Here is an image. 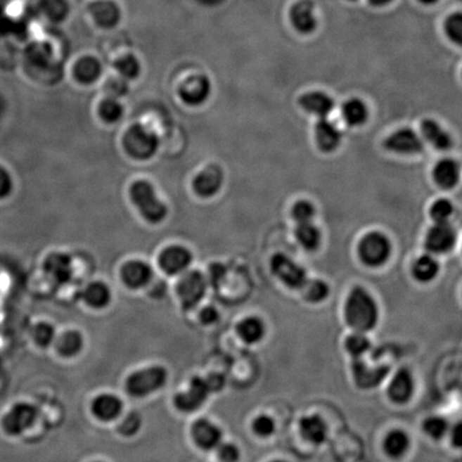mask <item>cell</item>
Returning <instances> with one entry per match:
<instances>
[{"label":"cell","instance_id":"1","mask_svg":"<svg viewBox=\"0 0 462 462\" xmlns=\"http://www.w3.org/2000/svg\"><path fill=\"white\" fill-rule=\"evenodd\" d=\"M345 320L354 332L368 333L379 321V307L375 297L363 287H354L345 303Z\"/></svg>","mask_w":462,"mask_h":462},{"label":"cell","instance_id":"2","mask_svg":"<svg viewBox=\"0 0 462 462\" xmlns=\"http://www.w3.org/2000/svg\"><path fill=\"white\" fill-rule=\"evenodd\" d=\"M130 195L135 207L146 221L159 224L167 217V207L163 201L160 200L150 182H134L131 186Z\"/></svg>","mask_w":462,"mask_h":462},{"label":"cell","instance_id":"3","mask_svg":"<svg viewBox=\"0 0 462 462\" xmlns=\"http://www.w3.org/2000/svg\"><path fill=\"white\" fill-rule=\"evenodd\" d=\"M39 410L30 402H18L10 406L0 418V428L15 438L26 432L38 420Z\"/></svg>","mask_w":462,"mask_h":462},{"label":"cell","instance_id":"4","mask_svg":"<svg viewBox=\"0 0 462 462\" xmlns=\"http://www.w3.org/2000/svg\"><path fill=\"white\" fill-rule=\"evenodd\" d=\"M123 147L133 159L146 161L157 153L160 147L159 137L147 127L134 124L125 132Z\"/></svg>","mask_w":462,"mask_h":462},{"label":"cell","instance_id":"5","mask_svg":"<svg viewBox=\"0 0 462 462\" xmlns=\"http://www.w3.org/2000/svg\"><path fill=\"white\" fill-rule=\"evenodd\" d=\"M167 371L164 367H148L129 376L125 389L133 397H147L161 390L167 382Z\"/></svg>","mask_w":462,"mask_h":462},{"label":"cell","instance_id":"6","mask_svg":"<svg viewBox=\"0 0 462 462\" xmlns=\"http://www.w3.org/2000/svg\"><path fill=\"white\" fill-rule=\"evenodd\" d=\"M392 245L389 238L379 231L367 233L357 246L359 259L365 266L378 268L389 260Z\"/></svg>","mask_w":462,"mask_h":462},{"label":"cell","instance_id":"7","mask_svg":"<svg viewBox=\"0 0 462 462\" xmlns=\"http://www.w3.org/2000/svg\"><path fill=\"white\" fill-rule=\"evenodd\" d=\"M207 293V279L203 273L192 270L182 273L177 286V293L186 311L193 309L200 303Z\"/></svg>","mask_w":462,"mask_h":462},{"label":"cell","instance_id":"8","mask_svg":"<svg viewBox=\"0 0 462 462\" xmlns=\"http://www.w3.org/2000/svg\"><path fill=\"white\" fill-rule=\"evenodd\" d=\"M270 266L273 274L288 288L302 289L307 281L305 269L286 254L274 255Z\"/></svg>","mask_w":462,"mask_h":462},{"label":"cell","instance_id":"9","mask_svg":"<svg viewBox=\"0 0 462 462\" xmlns=\"http://www.w3.org/2000/svg\"><path fill=\"white\" fill-rule=\"evenodd\" d=\"M212 393L207 378L195 377L191 380L186 391L177 394L174 404L181 412L192 413L198 410Z\"/></svg>","mask_w":462,"mask_h":462},{"label":"cell","instance_id":"10","mask_svg":"<svg viewBox=\"0 0 462 462\" xmlns=\"http://www.w3.org/2000/svg\"><path fill=\"white\" fill-rule=\"evenodd\" d=\"M384 147L394 153L413 155L423 151L424 143L416 131L404 127L392 133L384 141Z\"/></svg>","mask_w":462,"mask_h":462},{"label":"cell","instance_id":"11","mask_svg":"<svg viewBox=\"0 0 462 462\" xmlns=\"http://www.w3.org/2000/svg\"><path fill=\"white\" fill-rule=\"evenodd\" d=\"M293 27L301 34H311L318 28L315 5L312 0H299L289 11Z\"/></svg>","mask_w":462,"mask_h":462},{"label":"cell","instance_id":"12","mask_svg":"<svg viewBox=\"0 0 462 462\" xmlns=\"http://www.w3.org/2000/svg\"><path fill=\"white\" fill-rule=\"evenodd\" d=\"M193 255L184 246L172 245L160 255L159 262L162 270L167 275L182 274L190 268Z\"/></svg>","mask_w":462,"mask_h":462},{"label":"cell","instance_id":"13","mask_svg":"<svg viewBox=\"0 0 462 462\" xmlns=\"http://www.w3.org/2000/svg\"><path fill=\"white\" fill-rule=\"evenodd\" d=\"M456 233L449 223H435L427 231L425 246L428 252L435 255L445 254L455 245Z\"/></svg>","mask_w":462,"mask_h":462},{"label":"cell","instance_id":"14","mask_svg":"<svg viewBox=\"0 0 462 462\" xmlns=\"http://www.w3.org/2000/svg\"><path fill=\"white\" fill-rule=\"evenodd\" d=\"M211 94V83L207 76H192L182 84L179 96L186 104L199 106L208 100Z\"/></svg>","mask_w":462,"mask_h":462},{"label":"cell","instance_id":"15","mask_svg":"<svg viewBox=\"0 0 462 462\" xmlns=\"http://www.w3.org/2000/svg\"><path fill=\"white\" fill-rule=\"evenodd\" d=\"M43 270L51 283L59 286L68 284L73 276L71 258L60 252L49 255L43 264Z\"/></svg>","mask_w":462,"mask_h":462},{"label":"cell","instance_id":"16","mask_svg":"<svg viewBox=\"0 0 462 462\" xmlns=\"http://www.w3.org/2000/svg\"><path fill=\"white\" fill-rule=\"evenodd\" d=\"M416 383L410 371L400 368L392 377L387 387V396L396 404H404L413 396Z\"/></svg>","mask_w":462,"mask_h":462},{"label":"cell","instance_id":"17","mask_svg":"<svg viewBox=\"0 0 462 462\" xmlns=\"http://www.w3.org/2000/svg\"><path fill=\"white\" fill-rule=\"evenodd\" d=\"M223 184L224 174L221 168L211 165L195 177L193 188L198 196L210 198L221 191Z\"/></svg>","mask_w":462,"mask_h":462},{"label":"cell","instance_id":"18","mask_svg":"<svg viewBox=\"0 0 462 462\" xmlns=\"http://www.w3.org/2000/svg\"><path fill=\"white\" fill-rule=\"evenodd\" d=\"M192 435L197 447L207 451L217 449L223 442L221 428L207 418H200L194 423Z\"/></svg>","mask_w":462,"mask_h":462},{"label":"cell","instance_id":"19","mask_svg":"<svg viewBox=\"0 0 462 462\" xmlns=\"http://www.w3.org/2000/svg\"><path fill=\"white\" fill-rule=\"evenodd\" d=\"M153 277L151 267L141 260L127 262L121 269V278L131 289H141L150 284Z\"/></svg>","mask_w":462,"mask_h":462},{"label":"cell","instance_id":"20","mask_svg":"<svg viewBox=\"0 0 462 462\" xmlns=\"http://www.w3.org/2000/svg\"><path fill=\"white\" fill-rule=\"evenodd\" d=\"M299 431L302 438L313 445H321L328 438V425L317 414L303 416L299 422Z\"/></svg>","mask_w":462,"mask_h":462},{"label":"cell","instance_id":"21","mask_svg":"<svg viewBox=\"0 0 462 462\" xmlns=\"http://www.w3.org/2000/svg\"><path fill=\"white\" fill-rule=\"evenodd\" d=\"M315 141L318 147L324 152H332L338 149L342 141V133L336 127L335 123L328 120V118L319 119L316 123Z\"/></svg>","mask_w":462,"mask_h":462},{"label":"cell","instance_id":"22","mask_svg":"<svg viewBox=\"0 0 462 462\" xmlns=\"http://www.w3.org/2000/svg\"><path fill=\"white\" fill-rule=\"evenodd\" d=\"M387 367L369 366L364 359H355L353 364V375L357 385L363 389L378 387V384L387 376Z\"/></svg>","mask_w":462,"mask_h":462},{"label":"cell","instance_id":"23","mask_svg":"<svg viewBox=\"0 0 462 462\" xmlns=\"http://www.w3.org/2000/svg\"><path fill=\"white\" fill-rule=\"evenodd\" d=\"M300 105L308 114L326 118L334 108V101L322 91H309L300 98Z\"/></svg>","mask_w":462,"mask_h":462},{"label":"cell","instance_id":"24","mask_svg":"<svg viewBox=\"0 0 462 462\" xmlns=\"http://www.w3.org/2000/svg\"><path fill=\"white\" fill-rule=\"evenodd\" d=\"M123 404L120 398L113 394H102L94 400L91 411L98 420L112 422L122 412Z\"/></svg>","mask_w":462,"mask_h":462},{"label":"cell","instance_id":"25","mask_svg":"<svg viewBox=\"0 0 462 462\" xmlns=\"http://www.w3.org/2000/svg\"><path fill=\"white\" fill-rule=\"evenodd\" d=\"M459 165L451 159L441 160L433 167V180L444 190L453 188L459 181Z\"/></svg>","mask_w":462,"mask_h":462},{"label":"cell","instance_id":"26","mask_svg":"<svg viewBox=\"0 0 462 462\" xmlns=\"http://www.w3.org/2000/svg\"><path fill=\"white\" fill-rule=\"evenodd\" d=\"M382 445H383L384 453L387 457L393 460H399L410 449V437L402 429H393L385 435Z\"/></svg>","mask_w":462,"mask_h":462},{"label":"cell","instance_id":"27","mask_svg":"<svg viewBox=\"0 0 462 462\" xmlns=\"http://www.w3.org/2000/svg\"><path fill=\"white\" fill-rule=\"evenodd\" d=\"M423 139L437 150H447L451 147V137L437 121L425 120L421 127Z\"/></svg>","mask_w":462,"mask_h":462},{"label":"cell","instance_id":"28","mask_svg":"<svg viewBox=\"0 0 462 462\" xmlns=\"http://www.w3.org/2000/svg\"><path fill=\"white\" fill-rule=\"evenodd\" d=\"M237 333L245 344H258L266 335V326L260 318H244L238 323Z\"/></svg>","mask_w":462,"mask_h":462},{"label":"cell","instance_id":"29","mask_svg":"<svg viewBox=\"0 0 462 462\" xmlns=\"http://www.w3.org/2000/svg\"><path fill=\"white\" fill-rule=\"evenodd\" d=\"M83 299L90 307L102 309L112 301V293L108 285L96 281L86 287L83 291Z\"/></svg>","mask_w":462,"mask_h":462},{"label":"cell","instance_id":"30","mask_svg":"<svg viewBox=\"0 0 462 462\" xmlns=\"http://www.w3.org/2000/svg\"><path fill=\"white\" fill-rule=\"evenodd\" d=\"M440 266L438 260L431 255H423L418 257L412 267V274L416 281L427 284L438 276Z\"/></svg>","mask_w":462,"mask_h":462},{"label":"cell","instance_id":"31","mask_svg":"<svg viewBox=\"0 0 462 462\" xmlns=\"http://www.w3.org/2000/svg\"><path fill=\"white\" fill-rule=\"evenodd\" d=\"M295 235L297 243L308 252L317 250L321 243V233L313 222L297 224Z\"/></svg>","mask_w":462,"mask_h":462},{"label":"cell","instance_id":"32","mask_svg":"<svg viewBox=\"0 0 462 462\" xmlns=\"http://www.w3.org/2000/svg\"><path fill=\"white\" fill-rule=\"evenodd\" d=\"M342 116L345 122L350 127L364 124L368 118V108L359 98H350L342 105Z\"/></svg>","mask_w":462,"mask_h":462},{"label":"cell","instance_id":"33","mask_svg":"<svg viewBox=\"0 0 462 462\" xmlns=\"http://www.w3.org/2000/svg\"><path fill=\"white\" fill-rule=\"evenodd\" d=\"M57 351L65 357H75L84 347V338L77 331H68L57 340Z\"/></svg>","mask_w":462,"mask_h":462},{"label":"cell","instance_id":"34","mask_svg":"<svg viewBox=\"0 0 462 462\" xmlns=\"http://www.w3.org/2000/svg\"><path fill=\"white\" fill-rule=\"evenodd\" d=\"M302 291L306 302L311 304H320L328 299L330 287L321 279H307L305 285L302 287Z\"/></svg>","mask_w":462,"mask_h":462},{"label":"cell","instance_id":"35","mask_svg":"<svg viewBox=\"0 0 462 462\" xmlns=\"http://www.w3.org/2000/svg\"><path fill=\"white\" fill-rule=\"evenodd\" d=\"M371 347V342L368 336H367V333L352 331V333L345 342V348L353 359L364 357Z\"/></svg>","mask_w":462,"mask_h":462},{"label":"cell","instance_id":"36","mask_svg":"<svg viewBox=\"0 0 462 462\" xmlns=\"http://www.w3.org/2000/svg\"><path fill=\"white\" fill-rule=\"evenodd\" d=\"M449 424L447 418L439 416H428L423 423V431L428 438L441 440L449 433Z\"/></svg>","mask_w":462,"mask_h":462},{"label":"cell","instance_id":"37","mask_svg":"<svg viewBox=\"0 0 462 462\" xmlns=\"http://www.w3.org/2000/svg\"><path fill=\"white\" fill-rule=\"evenodd\" d=\"M101 74V65L96 59H82L75 67L76 79L84 84L96 82Z\"/></svg>","mask_w":462,"mask_h":462},{"label":"cell","instance_id":"38","mask_svg":"<svg viewBox=\"0 0 462 462\" xmlns=\"http://www.w3.org/2000/svg\"><path fill=\"white\" fill-rule=\"evenodd\" d=\"M30 336L37 346L47 348L56 340V331L51 323L38 322L32 326Z\"/></svg>","mask_w":462,"mask_h":462},{"label":"cell","instance_id":"39","mask_svg":"<svg viewBox=\"0 0 462 462\" xmlns=\"http://www.w3.org/2000/svg\"><path fill=\"white\" fill-rule=\"evenodd\" d=\"M98 114L105 122L116 123L122 118L124 110L117 98H108L101 103Z\"/></svg>","mask_w":462,"mask_h":462},{"label":"cell","instance_id":"40","mask_svg":"<svg viewBox=\"0 0 462 462\" xmlns=\"http://www.w3.org/2000/svg\"><path fill=\"white\" fill-rule=\"evenodd\" d=\"M115 67H116L119 76L127 81L136 79L141 73V65H139V60L133 56H127L119 59L115 63Z\"/></svg>","mask_w":462,"mask_h":462},{"label":"cell","instance_id":"41","mask_svg":"<svg viewBox=\"0 0 462 462\" xmlns=\"http://www.w3.org/2000/svg\"><path fill=\"white\" fill-rule=\"evenodd\" d=\"M252 429L257 437L267 439L274 435L275 430H276V424L273 418L268 414H259L252 421Z\"/></svg>","mask_w":462,"mask_h":462},{"label":"cell","instance_id":"42","mask_svg":"<svg viewBox=\"0 0 462 462\" xmlns=\"http://www.w3.org/2000/svg\"><path fill=\"white\" fill-rule=\"evenodd\" d=\"M444 30L451 42L459 46L462 44V14L460 12H455L447 18Z\"/></svg>","mask_w":462,"mask_h":462},{"label":"cell","instance_id":"43","mask_svg":"<svg viewBox=\"0 0 462 462\" xmlns=\"http://www.w3.org/2000/svg\"><path fill=\"white\" fill-rule=\"evenodd\" d=\"M453 213V203L447 199H439L431 205L430 215L435 223H449Z\"/></svg>","mask_w":462,"mask_h":462},{"label":"cell","instance_id":"44","mask_svg":"<svg viewBox=\"0 0 462 462\" xmlns=\"http://www.w3.org/2000/svg\"><path fill=\"white\" fill-rule=\"evenodd\" d=\"M315 217V208L313 203L307 200H300L293 205V217L297 224L313 222Z\"/></svg>","mask_w":462,"mask_h":462},{"label":"cell","instance_id":"45","mask_svg":"<svg viewBox=\"0 0 462 462\" xmlns=\"http://www.w3.org/2000/svg\"><path fill=\"white\" fill-rule=\"evenodd\" d=\"M141 427V418L136 412L127 414L119 424L118 431L124 437H132L139 432Z\"/></svg>","mask_w":462,"mask_h":462},{"label":"cell","instance_id":"46","mask_svg":"<svg viewBox=\"0 0 462 462\" xmlns=\"http://www.w3.org/2000/svg\"><path fill=\"white\" fill-rule=\"evenodd\" d=\"M105 91L108 98H117V100L122 98L129 92L127 79H122L121 76L116 77V79H110L106 83Z\"/></svg>","mask_w":462,"mask_h":462},{"label":"cell","instance_id":"47","mask_svg":"<svg viewBox=\"0 0 462 462\" xmlns=\"http://www.w3.org/2000/svg\"><path fill=\"white\" fill-rule=\"evenodd\" d=\"M217 455L222 462H239L241 458V451L239 447L233 443L222 442L217 447Z\"/></svg>","mask_w":462,"mask_h":462},{"label":"cell","instance_id":"48","mask_svg":"<svg viewBox=\"0 0 462 462\" xmlns=\"http://www.w3.org/2000/svg\"><path fill=\"white\" fill-rule=\"evenodd\" d=\"M13 191V181L10 172L0 165V199L7 198Z\"/></svg>","mask_w":462,"mask_h":462},{"label":"cell","instance_id":"49","mask_svg":"<svg viewBox=\"0 0 462 462\" xmlns=\"http://www.w3.org/2000/svg\"><path fill=\"white\" fill-rule=\"evenodd\" d=\"M219 319V314L217 308L212 306L203 308L200 312V320L203 324L210 326V324L215 323Z\"/></svg>","mask_w":462,"mask_h":462},{"label":"cell","instance_id":"50","mask_svg":"<svg viewBox=\"0 0 462 462\" xmlns=\"http://www.w3.org/2000/svg\"><path fill=\"white\" fill-rule=\"evenodd\" d=\"M449 435H451V445L459 449L462 442V428L461 424L457 423L454 427H449Z\"/></svg>","mask_w":462,"mask_h":462},{"label":"cell","instance_id":"51","mask_svg":"<svg viewBox=\"0 0 462 462\" xmlns=\"http://www.w3.org/2000/svg\"><path fill=\"white\" fill-rule=\"evenodd\" d=\"M394 0H368V3L371 4L373 7H385V6L390 5V4L393 3Z\"/></svg>","mask_w":462,"mask_h":462},{"label":"cell","instance_id":"52","mask_svg":"<svg viewBox=\"0 0 462 462\" xmlns=\"http://www.w3.org/2000/svg\"><path fill=\"white\" fill-rule=\"evenodd\" d=\"M8 11L11 15H16L20 11V5H18V3H12L10 7L8 8Z\"/></svg>","mask_w":462,"mask_h":462},{"label":"cell","instance_id":"53","mask_svg":"<svg viewBox=\"0 0 462 462\" xmlns=\"http://www.w3.org/2000/svg\"><path fill=\"white\" fill-rule=\"evenodd\" d=\"M418 1L424 6H433L438 4L440 0H418Z\"/></svg>","mask_w":462,"mask_h":462},{"label":"cell","instance_id":"54","mask_svg":"<svg viewBox=\"0 0 462 462\" xmlns=\"http://www.w3.org/2000/svg\"><path fill=\"white\" fill-rule=\"evenodd\" d=\"M269 462H287V461H285V460L277 459V460H272V461H269Z\"/></svg>","mask_w":462,"mask_h":462},{"label":"cell","instance_id":"55","mask_svg":"<svg viewBox=\"0 0 462 462\" xmlns=\"http://www.w3.org/2000/svg\"><path fill=\"white\" fill-rule=\"evenodd\" d=\"M350 1H357V0H350Z\"/></svg>","mask_w":462,"mask_h":462}]
</instances>
